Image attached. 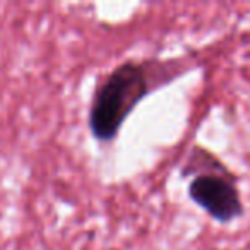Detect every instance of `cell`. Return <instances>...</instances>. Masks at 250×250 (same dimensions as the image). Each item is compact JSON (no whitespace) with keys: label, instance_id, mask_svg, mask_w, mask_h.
Wrapping results in <instances>:
<instances>
[{"label":"cell","instance_id":"6da1fadb","mask_svg":"<svg viewBox=\"0 0 250 250\" xmlns=\"http://www.w3.org/2000/svg\"><path fill=\"white\" fill-rule=\"evenodd\" d=\"M154 86L153 69L143 62H125L113 69L93 94L89 106V130L94 139L110 143L120 132L132 110Z\"/></svg>","mask_w":250,"mask_h":250},{"label":"cell","instance_id":"7a4b0ae2","mask_svg":"<svg viewBox=\"0 0 250 250\" xmlns=\"http://www.w3.org/2000/svg\"><path fill=\"white\" fill-rule=\"evenodd\" d=\"M190 199L212 219L229 223L242 216L243 202L235 180L225 173H199L188 185Z\"/></svg>","mask_w":250,"mask_h":250}]
</instances>
